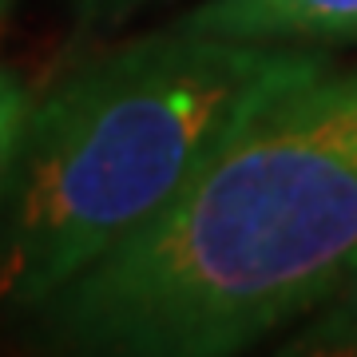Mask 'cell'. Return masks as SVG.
Returning a JSON list of instances; mask_svg holds the SVG:
<instances>
[{"mask_svg": "<svg viewBox=\"0 0 357 357\" xmlns=\"http://www.w3.org/2000/svg\"><path fill=\"white\" fill-rule=\"evenodd\" d=\"M357 274V68L266 100L135 238L36 310L56 345L222 357Z\"/></svg>", "mask_w": 357, "mask_h": 357, "instance_id": "1", "label": "cell"}, {"mask_svg": "<svg viewBox=\"0 0 357 357\" xmlns=\"http://www.w3.org/2000/svg\"><path fill=\"white\" fill-rule=\"evenodd\" d=\"M330 64L314 44L171 24L32 100L0 206V306L40 310L151 227L262 103Z\"/></svg>", "mask_w": 357, "mask_h": 357, "instance_id": "2", "label": "cell"}, {"mask_svg": "<svg viewBox=\"0 0 357 357\" xmlns=\"http://www.w3.org/2000/svg\"><path fill=\"white\" fill-rule=\"evenodd\" d=\"M175 28L227 40L349 44L357 40V0H203Z\"/></svg>", "mask_w": 357, "mask_h": 357, "instance_id": "3", "label": "cell"}, {"mask_svg": "<svg viewBox=\"0 0 357 357\" xmlns=\"http://www.w3.org/2000/svg\"><path fill=\"white\" fill-rule=\"evenodd\" d=\"M286 354L357 357V274L321 306V314H314V321H306L302 330L294 333Z\"/></svg>", "mask_w": 357, "mask_h": 357, "instance_id": "4", "label": "cell"}, {"mask_svg": "<svg viewBox=\"0 0 357 357\" xmlns=\"http://www.w3.org/2000/svg\"><path fill=\"white\" fill-rule=\"evenodd\" d=\"M32 112V96H28L24 79L0 68V206L13 183V167L20 155V139H24V123Z\"/></svg>", "mask_w": 357, "mask_h": 357, "instance_id": "5", "label": "cell"}, {"mask_svg": "<svg viewBox=\"0 0 357 357\" xmlns=\"http://www.w3.org/2000/svg\"><path fill=\"white\" fill-rule=\"evenodd\" d=\"M155 0H76V20L88 32H107V28L131 20Z\"/></svg>", "mask_w": 357, "mask_h": 357, "instance_id": "6", "label": "cell"}, {"mask_svg": "<svg viewBox=\"0 0 357 357\" xmlns=\"http://www.w3.org/2000/svg\"><path fill=\"white\" fill-rule=\"evenodd\" d=\"M13 4H16V0H0V24L8 20V13H13Z\"/></svg>", "mask_w": 357, "mask_h": 357, "instance_id": "7", "label": "cell"}]
</instances>
